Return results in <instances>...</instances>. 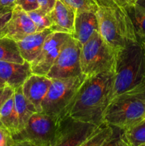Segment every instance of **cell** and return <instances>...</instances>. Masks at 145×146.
Returning a JSON list of instances; mask_svg holds the SVG:
<instances>
[{"label":"cell","instance_id":"1","mask_svg":"<svg viewBox=\"0 0 145 146\" xmlns=\"http://www.w3.org/2000/svg\"><path fill=\"white\" fill-rule=\"evenodd\" d=\"M114 78L115 71L86 77L62 118L68 115L95 125L102 123L110 102Z\"/></svg>","mask_w":145,"mask_h":146},{"label":"cell","instance_id":"2","mask_svg":"<svg viewBox=\"0 0 145 146\" xmlns=\"http://www.w3.org/2000/svg\"><path fill=\"white\" fill-rule=\"evenodd\" d=\"M144 81V44L139 41H131L117 51L111 100Z\"/></svg>","mask_w":145,"mask_h":146},{"label":"cell","instance_id":"3","mask_svg":"<svg viewBox=\"0 0 145 146\" xmlns=\"http://www.w3.org/2000/svg\"><path fill=\"white\" fill-rule=\"evenodd\" d=\"M95 14L100 34L115 51L123 48L131 41H138L125 7L99 6Z\"/></svg>","mask_w":145,"mask_h":146},{"label":"cell","instance_id":"4","mask_svg":"<svg viewBox=\"0 0 145 146\" xmlns=\"http://www.w3.org/2000/svg\"><path fill=\"white\" fill-rule=\"evenodd\" d=\"M145 118V81L112 98L103 121L127 129Z\"/></svg>","mask_w":145,"mask_h":146},{"label":"cell","instance_id":"5","mask_svg":"<svg viewBox=\"0 0 145 146\" xmlns=\"http://www.w3.org/2000/svg\"><path fill=\"white\" fill-rule=\"evenodd\" d=\"M116 55L117 51L96 31L81 46V72L86 77H91L106 71H115Z\"/></svg>","mask_w":145,"mask_h":146},{"label":"cell","instance_id":"6","mask_svg":"<svg viewBox=\"0 0 145 146\" xmlns=\"http://www.w3.org/2000/svg\"><path fill=\"white\" fill-rule=\"evenodd\" d=\"M86 78L84 74L61 79H51V84L42 103V113L57 121L63 116Z\"/></svg>","mask_w":145,"mask_h":146},{"label":"cell","instance_id":"7","mask_svg":"<svg viewBox=\"0 0 145 146\" xmlns=\"http://www.w3.org/2000/svg\"><path fill=\"white\" fill-rule=\"evenodd\" d=\"M56 121L44 113L36 112L26 125L12 134L15 146H53Z\"/></svg>","mask_w":145,"mask_h":146},{"label":"cell","instance_id":"8","mask_svg":"<svg viewBox=\"0 0 145 146\" xmlns=\"http://www.w3.org/2000/svg\"><path fill=\"white\" fill-rule=\"evenodd\" d=\"M98 125L66 115L56 121L53 146H84Z\"/></svg>","mask_w":145,"mask_h":146},{"label":"cell","instance_id":"9","mask_svg":"<svg viewBox=\"0 0 145 146\" xmlns=\"http://www.w3.org/2000/svg\"><path fill=\"white\" fill-rule=\"evenodd\" d=\"M80 50L81 45L71 36L63 46L46 76L51 79H61L82 74L80 61Z\"/></svg>","mask_w":145,"mask_h":146},{"label":"cell","instance_id":"10","mask_svg":"<svg viewBox=\"0 0 145 146\" xmlns=\"http://www.w3.org/2000/svg\"><path fill=\"white\" fill-rule=\"evenodd\" d=\"M71 36L66 33H51L45 40L38 56L30 63L32 74L46 76L61 51L63 46Z\"/></svg>","mask_w":145,"mask_h":146},{"label":"cell","instance_id":"11","mask_svg":"<svg viewBox=\"0 0 145 146\" xmlns=\"http://www.w3.org/2000/svg\"><path fill=\"white\" fill-rule=\"evenodd\" d=\"M35 32H36V27L28 13L19 6H15L11 18L4 27V37L18 41Z\"/></svg>","mask_w":145,"mask_h":146},{"label":"cell","instance_id":"12","mask_svg":"<svg viewBox=\"0 0 145 146\" xmlns=\"http://www.w3.org/2000/svg\"><path fill=\"white\" fill-rule=\"evenodd\" d=\"M52 80L46 76L32 74L21 86L25 98L32 104L37 112L42 113V103Z\"/></svg>","mask_w":145,"mask_h":146},{"label":"cell","instance_id":"13","mask_svg":"<svg viewBox=\"0 0 145 146\" xmlns=\"http://www.w3.org/2000/svg\"><path fill=\"white\" fill-rule=\"evenodd\" d=\"M53 32L66 33L72 35L74 31L75 12L62 0H56L55 6L48 13Z\"/></svg>","mask_w":145,"mask_h":146},{"label":"cell","instance_id":"14","mask_svg":"<svg viewBox=\"0 0 145 146\" xmlns=\"http://www.w3.org/2000/svg\"><path fill=\"white\" fill-rule=\"evenodd\" d=\"M123 131L122 128L103 121L98 125L84 146H124Z\"/></svg>","mask_w":145,"mask_h":146},{"label":"cell","instance_id":"15","mask_svg":"<svg viewBox=\"0 0 145 146\" xmlns=\"http://www.w3.org/2000/svg\"><path fill=\"white\" fill-rule=\"evenodd\" d=\"M32 74L30 64L0 61V78L14 89L21 86L24 81Z\"/></svg>","mask_w":145,"mask_h":146},{"label":"cell","instance_id":"16","mask_svg":"<svg viewBox=\"0 0 145 146\" xmlns=\"http://www.w3.org/2000/svg\"><path fill=\"white\" fill-rule=\"evenodd\" d=\"M53 31L46 29L41 31L29 34L23 39L16 41L21 57L30 64L38 56L45 40Z\"/></svg>","mask_w":145,"mask_h":146},{"label":"cell","instance_id":"17","mask_svg":"<svg viewBox=\"0 0 145 146\" xmlns=\"http://www.w3.org/2000/svg\"><path fill=\"white\" fill-rule=\"evenodd\" d=\"M96 31H99V27L95 12L82 11L75 14L72 36L79 42L81 46Z\"/></svg>","mask_w":145,"mask_h":146},{"label":"cell","instance_id":"18","mask_svg":"<svg viewBox=\"0 0 145 146\" xmlns=\"http://www.w3.org/2000/svg\"><path fill=\"white\" fill-rule=\"evenodd\" d=\"M14 98L16 113L18 118V131L26 125L31 115L37 111L34 106L25 98L21 86L14 89Z\"/></svg>","mask_w":145,"mask_h":146},{"label":"cell","instance_id":"19","mask_svg":"<svg viewBox=\"0 0 145 146\" xmlns=\"http://www.w3.org/2000/svg\"><path fill=\"white\" fill-rule=\"evenodd\" d=\"M138 41L145 43V7L135 4L126 7Z\"/></svg>","mask_w":145,"mask_h":146},{"label":"cell","instance_id":"20","mask_svg":"<svg viewBox=\"0 0 145 146\" xmlns=\"http://www.w3.org/2000/svg\"><path fill=\"white\" fill-rule=\"evenodd\" d=\"M0 122L11 135L18 131V118L14 106V94L6 101L0 110Z\"/></svg>","mask_w":145,"mask_h":146},{"label":"cell","instance_id":"21","mask_svg":"<svg viewBox=\"0 0 145 146\" xmlns=\"http://www.w3.org/2000/svg\"><path fill=\"white\" fill-rule=\"evenodd\" d=\"M122 141L127 146L145 145V118L124 130Z\"/></svg>","mask_w":145,"mask_h":146},{"label":"cell","instance_id":"22","mask_svg":"<svg viewBox=\"0 0 145 146\" xmlns=\"http://www.w3.org/2000/svg\"><path fill=\"white\" fill-rule=\"evenodd\" d=\"M0 61L23 64L16 41L7 37L0 38Z\"/></svg>","mask_w":145,"mask_h":146},{"label":"cell","instance_id":"23","mask_svg":"<svg viewBox=\"0 0 145 146\" xmlns=\"http://www.w3.org/2000/svg\"><path fill=\"white\" fill-rule=\"evenodd\" d=\"M27 13L35 25L36 32L51 28V21L48 13L44 12L40 9H37Z\"/></svg>","mask_w":145,"mask_h":146},{"label":"cell","instance_id":"24","mask_svg":"<svg viewBox=\"0 0 145 146\" xmlns=\"http://www.w3.org/2000/svg\"><path fill=\"white\" fill-rule=\"evenodd\" d=\"M99 6H118L125 7L136 3L137 0H93Z\"/></svg>","mask_w":145,"mask_h":146},{"label":"cell","instance_id":"25","mask_svg":"<svg viewBox=\"0 0 145 146\" xmlns=\"http://www.w3.org/2000/svg\"><path fill=\"white\" fill-rule=\"evenodd\" d=\"M0 146H15L11 133L4 126H0Z\"/></svg>","mask_w":145,"mask_h":146},{"label":"cell","instance_id":"26","mask_svg":"<svg viewBox=\"0 0 145 146\" xmlns=\"http://www.w3.org/2000/svg\"><path fill=\"white\" fill-rule=\"evenodd\" d=\"M15 5L19 6L26 12L39 8L37 0H16Z\"/></svg>","mask_w":145,"mask_h":146},{"label":"cell","instance_id":"27","mask_svg":"<svg viewBox=\"0 0 145 146\" xmlns=\"http://www.w3.org/2000/svg\"><path fill=\"white\" fill-rule=\"evenodd\" d=\"M14 89L9 86L0 88V110L4 103L14 94Z\"/></svg>","mask_w":145,"mask_h":146},{"label":"cell","instance_id":"28","mask_svg":"<svg viewBox=\"0 0 145 146\" xmlns=\"http://www.w3.org/2000/svg\"><path fill=\"white\" fill-rule=\"evenodd\" d=\"M16 0H0V13H6L12 11L15 7Z\"/></svg>","mask_w":145,"mask_h":146},{"label":"cell","instance_id":"29","mask_svg":"<svg viewBox=\"0 0 145 146\" xmlns=\"http://www.w3.org/2000/svg\"><path fill=\"white\" fill-rule=\"evenodd\" d=\"M41 10L45 13H48L53 9L55 6L56 0H37Z\"/></svg>","mask_w":145,"mask_h":146},{"label":"cell","instance_id":"30","mask_svg":"<svg viewBox=\"0 0 145 146\" xmlns=\"http://www.w3.org/2000/svg\"><path fill=\"white\" fill-rule=\"evenodd\" d=\"M11 12L6 13V14H2L0 13V38L4 37V27H5L6 24L8 22L9 19L11 18Z\"/></svg>","mask_w":145,"mask_h":146},{"label":"cell","instance_id":"31","mask_svg":"<svg viewBox=\"0 0 145 146\" xmlns=\"http://www.w3.org/2000/svg\"><path fill=\"white\" fill-rule=\"evenodd\" d=\"M136 4H139V5L145 7V0H137V1H136Z\"/></svg>","mask_w":145,"mask_h":146},{"label":"cell","instance_id":"32","mask_svg":"<svg viewBox=\"0 0 145 146\" xmlns=\"http://www.w3.org/2000/svg\"><path fill=\"white\" fill-rule=\"evenodd\" d=\"M6 86H7L6 83L4 82L2 79H1V78H0V88H4V87Z\"/></svg>","mask_w":145,"mask_h":146},{"label":"cell","instance_id":"33","mask_svg":"<svg viewBox=\"0 0 145 146\" xmlns=\"http://www.w3.org/2000/svg\"><path fill=\"white\" fill-rule=\"evenodd\" d=\"M0 126H3V125H2V124H1V122H0Z\"/></svg>","mask_w":145,"mask_h":146},{"label":"cell","instance_id":"34","mask_svg":"<svg viewBox=\"0 0 145 146\" xmlns=\"http://www.w3.org/2000/svg\"><path fill=\"white\" fill-rule=\"evenodd\" d=\"M144 46H145V43H144Z\"/></svg>","mask_w":145,"mask_h":146}]
</instances>
